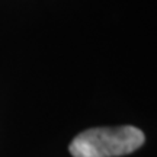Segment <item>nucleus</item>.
<instances>
[{"mask_svg": "<svg viewBox=\"0 0 157 157\" xmlns=\"http://www.w3.org/2000/svg\"><path fill=\"white\" fill-rule=\"evenodd\" d=\"M141 129L124 125L117 128H92L83 131L71 141L73 157H118L140 148L144 143Z\"/></svg>", "mask_w": 157, "mask_h": 157, "instance_id": "1", "label": "nucleus"}]
</instances>
